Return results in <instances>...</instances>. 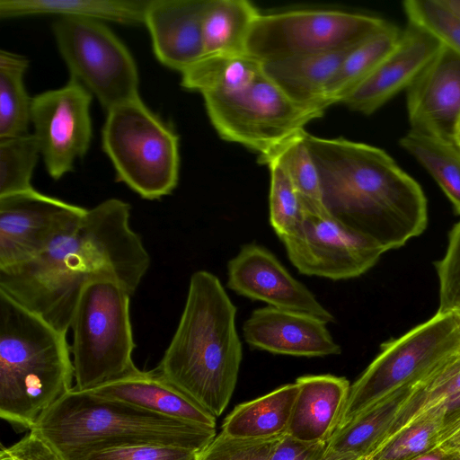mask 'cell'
Listing matches in <instances>:
<instances>
[{
	"instance_id": "30",
	"label": "cell",
	"mask_w": 460,
	"mask_h": 460,
	"mask_svg": "<svg viewBox=\"0 0 460 460\" xmlns=\"http://www.w3.org/2000/svg\"><path fill=\"white\" fill-rule=\"evenodd\" d=\"M400 146L433 177L460 215V147L446 140L410 129Z\"/></svg>"
},
{
	"instance_id": "11",
	"label": "cell",
	"mask_w": 460,
	"mask_h": 460,
	"mask_svg": "<svg viewBox=\"0 0 460 460\" xmlns=\"http://www.w3.org/2000/svg\"><path fill=\"white\" fill-rule=\"evenodd\" d=\"M52 31L70 77L94 95L106 111L139 97L135 59L103 22L58 17Z\"/></svg>"
},
{
	"instance_id": "16",
	"label": "cell",
	"mask_w": 460,
	"mask_h": 460,
	"mask_svg": "<svg viewBox=\"0 0 460 460\" xmlns=\"http://www.w3.org/2000/svg\"><path fill=\"white\" fill-rule=\"evenodd\" d=\"M406 90L411 129L455 142L460 118V56L442 45Z\"/></svg>"
},
{
	"instance_id": "23",
	"label": "cell",
	"mask_w": 460,
	"mask_h": 460,
	"mask_svg": "<svg viewBox=\"0 0 460 460\" xmlns=\"http://www.w3.org/2000/svg\"><path fill=\"white\" fill-rule=\"evenodd\" d=\"M149 0H0V17H81L120 24H144Z\"/></svg>"
},
{
	"instance_id": "27",
	"label": "cell",
	"mask_w": 460,
	"mask_h": 460,
	"mask_svg": "<svg viewBox=\"0 0 460 460\" xmlns=\"http://www.w3.org/2000/svg\"><path fill=\"white\" fill-rule=\"evenodd\" d=\"M259 13L246 0H208L201 24L204 56L245 53Z\"/></svg>"
},
{
	"instance_id": "4",
	"label": "cell",
	"mask_w": 460,
	"mask_h": 460,
	"mask_svg": "<svg viewBox=\"0 0 460 460\" xmlns=\"http://www.w3.org/2000/svg\"><path fill=\"white\" fill-rule=\"evenodd\" d=\"M30 430L44 438L63 460H79L111 448L147 445L201 452L216 437V428L73 388Z\"/></svg>"
},
{
	"instance_id": "47",
	"label": "cell",
	"mask_w": 460,
	"mask_h": 460,
	"mask_svg": "<svg viewBox=\"0 0 460 460\" xmlns=\"http://www.w3.org/2000/svg\"><path fill=\"white\" fill-rule=\"evenodd\" d=\"M455 142L460 147V118H459L458 122L456 127Z\"/></svg>"
},
{
	"instance_id": "33",
	"label": "cell",
	"mask_w": 460,
	"mask_h": 460,
	"mask_svg": "<svg viewBox=\"0 0 460 460\" xmlns=\"http://www.w3.org/2000/svg\"><path fill=\"white\" fill-rule=\"evenodd\" d=\"M259 163L270 170V223L282 240L299 229L305 219V208L287 171L278 160L268 158Z\"/></svg>"
},
{
	"instance_id": "48",
	"label": "cell",
	"mask_w": 460,
	"mask_h": 460,
	"mask_svg": "<svg viewBox=\"0 0 460 460\" xmlns=\"http://www.w3.org/2000/svg\"><path fill=\"white\" fill-rule=\"evenodd\" d=\"M452 313L456 315L459 328H460V306L452 311Z\"/></svg>"
},
{
	"instance_id": "31",
	"label": "cell",
	"mask_w": 460,
	"mask_h": 460,
	"mask_svg": "<svg viewBox=\"0 0 460 460\" xmlns=\"http://www.w3.org/2000/svg\"><path fill=\"white\" fill-rule=\"evenodd\" d=\"M28 67L26 57L0 51V139L29 133L32 98L24 84Z\"/></svg>"
},
{
	"instance_id": "26",
	"label": "cell",
	"mask_w": 460,
	"mask_h": 460,
	"mask_svg": "<svg viewBox=\"0 0 460 460\" xmlns=\"http://www.w3.org/2000/svg\"><path fill=\"white\" fill-rule=\"evenodd\" d=\"M460 393V352L437 365L411 386L377 450L428 411ZM375 453V452H374Z\"/></svg>"
},
{
	"instance_id": "15",
	"label": "cell",
	"mask_w": 460,
	"mask_h": 460,
	"mask_svg": "<svg viewBox=\"0 0 460 460\" xmlns=\"http://www.w3.org/2000/svg\"><path fill=\"white\" fill-rule=\"evenodd\" d=\"M227 288L269 306L332 323L334 316L265 247L248 243L227 264Z\"/></svg>"
},
{
	"instance_id": "3",
	"label": "cell",
	"mask_w": 460,
	"mask_h": 460,
	"mask_svg": "<svg viewBox=\"0 0 460 460\" xmlns=\"http://www.w3.org/2000/svg\"><path fill=\"white\" fill-rule=\"evenodd\" d=\"M236 307L219 279L194 272L177 329L155 371L216 418L235 388L242 343Z\"/></svg>"
},
{
	"instance_id": "9",
	"label": "cell",
	"mask_w": 460,
	"mask_h": 460,
	"mask_svg": "<svg viewBox=\"0 0 460 460\" xmlns=\"http://www.w3.org/2000/svg\"><path fill=\"white\" fill-rule=\"evenodd\" d=\"M388 24L379 17L340 10L260 13L248 35L245 53L266 62L346 50Z\"/></svg>"
},
{
	"instance_id": "41",
	"label": "cell",
	"mask_w": 460,
	"mask_h": 460,
	"mask_svg": "<svg viewBox=\"0 0 460 460\" xmlns=\"http://www.w3.org/2000/svg\"><path fill=\"white\" fill-rule=\"evenodd\" d=\"M326 448L327 442L305 443L284 435L268 460H314Z\"/></svg>"
},
{
	"instance_id": "17",
	"label": "cell",
	"mask_w": 460,
	"mask_h": 460,
	"mask_svg": "<svg viewBox=\"0 0 460 460\" xmlns=\"http://www.w3.org/2000/svg\"><path fill=\"white\" fill-rule=\"evenodd\" d=\"M442 45L430 32L408 22L394 49L342 103L353 111L372 114L407 89Z\"/></svg>"
},
{
	"instance_id": "46",
	"label": "cell",
	"mask_w": 460,
	"mask_h": 460,
	"mask_svg": "<svg viewBox=\"0 0 460 460\" xmlns=\"http://www.w3.org/2000/svg\"><path fill=\"white\" fill-rule=\"evenodd\" d=\"M440 3L460 17V0H439Z\"/></svg>"
},
{
	"instance_id": "2",
	"label": "cell",
	"mask_w": 460,
	"mask_h": 460,
	"mask_svg": "<svg viewBox=\"0 0 460 460\" xmlns=\"http://www.w3.org/2000/svg\"><path fill=\"white\" fill-rule=\"evenodd\" d=\"M327 212L385 252L419 236L428 225L420 185L383 149L305 133Z\"/></svg>"
},
{
	"instance_id": "38",
	"label": "cell",
	"mask_w": 460,
	"mask_h": 460,
	"mask_svg": "<svg viewBox=\"0 0 460 460\" xmlns=\"http://www.w3.org/2000/svg\"><path fill=\"white\" fill-rule=\"evenodd\" d=\"M439 281L438 313L460 306V221L449 233L444 257L435 263Z\"/></svg>"
},
{
	"instance_id": "1",
	"label": "cell",
	"mask_w": 460,
	"mask_h": 460,
	"mask_svg": "<svg viewBox=\"0 0 460 460\" xmlns=\"http://www.w3.org/2000/svg\"><path fill=\"white\" fill-rule=\"evenodd\" d=\"M129 218L119 199L86 209L39 256L0 269V290L66 334L86 285L115 280L133 295L147 272L150 256Z\"/></svg>"
},
{
	"instance_id": "39",
	"label": "cell",
	"mask_w": 460,
	"mask_h": 460,
	"mask_svg": "<svg viewBox=\"0 0 460 460\" xmlns=\"http://www.w3.org/2000/svg\"><path fill=\"white\" fill-rule=\"evenodd\" d=\"M200 452L172 446H135L106 449L79 460H198Z\"/></svg>"
},
{
	"instance_id": "25",
	"label": "cell",
	"mask_w": 460,
	"mask_h": 460,
	"mask_svg": "<svg viewBox=\"0 0 460 460\" xmlns=\"http://www.w3.org/2000/svg\"><path fill=\"white\" fill-rule=\"evenodd\" d=\"M262 73V62L246 53L209 55L181 73V85L202 97L226 95L249 87Z\"/></svg>"
},
{
	"instance_id": "37",
	"label": "cell",
	"mask_w": 460,
	"mask_h": 460,
	"mask_svg": "<svg viewBox=\"0 0 460 460\" xmlns=\"http://www.w3.org/2000/svg\"><path fill=\"white\" fill-rule=\"evenodd\" d=\"M281 438H241L221 431L199 453L198 460H268Z\"/></svg>"
},
{
	"instance_id": "35",
	"label": "cell",
	"mask_w": 460,
	"mask_h": 460,
	"mask_svg": "<svg viewBox=\"0 0 460 460\" xmlns=\"http://www.w3.org/2000/svg\"><path fill=\"white\" fill-rule=\"evenodd\" d=\"M446 413V402L428 411L365 460H411L431 449Z\"/></svg>"
},
{
	"instance_id": "45",
	"label": "cell",
	"mask_w": 460,
	"mask_h": 460,
	"mask_svg": "<svg viewBox=\"0 0 460 460\" xmlns=\"http://www.w3.org/2000/svg\"><path fill=\"white\" fill-rule=\"evenodd\" d=\"M447 406V413L446 415H450L454 413L460 412V393L455 394L451 398L447 400L446 402Z\"/></svg>"
},
{
	"instance_id": "44",
	"label": "cell",
	"mask_w": 460,
	"mask_h": 460,
	"mask_svg": "<svg viewBox=\"0 0 460 460\" xmlns=\"http://www.w3.org/2000/svg\"><path fill=\"white\" fill-rule=\"evenodd\" d=\"M314 460H365L351 454L338 453L326 448L325 452Z\"/></svg>"
},
{
	"instance_id": "12",
	"label": "cell",
	"mask_w": 460,
	"mask_h": 460,
	"mask_svg": "<svg viewBox=\"0 0 460 460\" xmlns=\"http://www.w3.org/2000/svg\"><path fill=\"white\" fill-rule=\"evenodd\" d=\"M281 242L289 261L300 273L332 280L361 276L385 252L327 211L305 212L299 229Z\"/></svg>"
},
{
	"instance_id": "19",
	"label": "cell",
	"mask_w": 460,
	"mask_h": 460,
	"mask_svg": "<svg viewBox=\"0 0 460 460\" xmlns=\"http://www.w3.org/2000/svg\"><path fill=\"white\" fill-rule=\"evenodd\" d=\"M208 0H149L144 24L157 60L182 73L204 56L202 17Z\"/></svg>"
},
{
	"instance_id": "24",
	"label": "cell",
	"mask_w": 460,
	"mask_h": 460,
	"mask_svg": "<svg viewBox=\"0 0 460 460\" xmlns=\"http://www.w3.org/2000/svg\"><path fill=\"white\" fill-rule=\"evenodd\" d=\"M297 393L295 382L237 405L225 419L222 432L255 439L286 435Z\"/></svg>"
},
{
	"instance_id": "10",
	"label": "cell",
	"mask_w": 460,
	"mask_h": 460,
	"mask_svg": "<svg viewBox=\"0 0 460 460\" xmlns=\"http://www.w3.org/2000/svg\"><path fill=\"white\" fill-rule=\"evenodd\" d=\"M203 99L208 116L219 137L259 155L305 130L306 124L324 112L294 102L263 73L247 88Z\"/></svg>"
},
{
	"instance_id": "28",
	"label": "cell",
	"mask_w": 460,
	"mask_h": 460,
	"mask_svg": "<svg viewBox=\"0 0 460 460\" xmlns=\"http://www.w3.org/2000/svg\"><path fill=\"white\" fill-rule=\"evenodd\" d=\"M411 387L397 391L334 431L327 449L366 459L377 450Z\"/></svg>"
},
{
	"instance_id": "5",
	"label": "cell",
	"mask_w": 460,
	"mask_h": 460,
	"mask_svg": "<svg viewBox=\"0 0 460 460\" xmlns=\"http://www.w3.org/2000/svg\"><path fill=\"white\" fill-rule=\"evenodd\" d=\"M73 377L66 334L0 290V417L31 429Z\"/></svg>"
},
{
	"instance_id": "40",
	"label": "cell",
	"mask_w": 460,
	"mask_h": 460,
	"mask_svg": "<svg viewBox=\"0 0 460 460\" xmlns=\"http://www.w3.org/2000/svg\"><path fill=\"white\" fill-rule=\"evenodd\" d=\"M0 460H63L39 434L30 430L25 437L5 447L1 446Z\"/></svg>"
},
{
	"instance_id": "18",
	"label": "cell",
	"mask_w": 460,
	"mask_h": 460,
	"mask_svg": "<svg viewBox=\"0 0 460 460\" xmlns=\"http://www.w3.org/2000/svg\"><path fill=\"white\" fill-rule=\"evenodd\" d=\"M327 323L312 315L266 306L253 310L245 321L243 338L251 347L295 357L338 355Z\"/></svg>"
},
{
	"instance_id": "20",
	"label": "cell",
	"mask_w": 460,
	"mask_h": 460,
	"mask_svg": "<svg viewBox=\"0 0 460 460\" xmlns=\"http://www.w3.org/2000/svg\"><path fill=\"white\" fill-rule=\"evenodd\" d=\"M298 393L286 435L305 443L327 442L337 429L350 385L332 375L304 376L296 380Z\"/></svg>"
},
{
	"instance_id": "14",
	"label": "cell",
	"mask_w": 460,
	"mask_h": 460,
	"mask_svg": "<svg viewBox=\"0 0 460 460\" xmlns=\"http://www.w3.org/2000/svg\"><path fill=\"white\" fill-rule=\"evenodd\" d=\"M86 209L35 189L0 197V269L39 256Z\"/></svg>"
},
{
	"instance_id": "7",
	"label": "cell",
	"mask_w": 460,
	"mask_h": 460,
	"mask_svg": "<svg viewBox=\"0 0 460 460\" xmlns=\"http://www.w3.org/2000/svg\"><path fill=\"white\" fill-rule=\"evenodd\" d=\"M102 146L117 180L142 199H159L176 188L179 136L140 97L107 111Z\"/></svg>"
},
{
	"instance_id": "8",
	"label": "cell",
	"mask_w": 460,
	"mask_h": 460,
	"mask_svg": "<svg viewBox=\"0 0 460 460\" xmlns=\"http://www.w3.org/2000/svg\"><path fill=\"white\" fill-rule=\"evenodd\" d=\"M457 352L460 328L452 312H437L402 336L384 342L379 354L350 385L337 429L395 392L412 386Z\"/></svg>"
},
{
	"instance_id": "34",
	"label": "cell",
	"mask_w": 460,
	"mask_h": 460,
	"mask_svg": "<svg viewBox=\"0 0 460 460\" xmlns=\"http://www.w3.org/2000/svg\"><path fill=\"white\" fill-rule=\"evenodd\" d=\"M40 156L32 133L0 139V197L34 189L31 178Z\"/></svg>"
},
{
	"instance_id": "6",
	"label": "cell",
	"mask_w": 460,
	"mask_h": 460,
	"mask_svg": "<svg viewBox=\"0 0 460 460\" xmlns=\"http://www.w3.org/2000/svg\"><path fill=\"white\" fill-rule=\"evenodd\" d=\"M130 292L120 283L99 279L86 285L71 321L75 391H88L139 371L130 320Z\"/></svg>"
},
{
	"instance_id": "36",
	"label": "cell",
	"mask_w": 460,
	"mask_h": 460,
	"mask_svg": "<svg viewBox=\"0 0 460 460\" xmlns=\"http://www.w3.org/2000/svg\"><path fill=\"white\" fill-rule=\"evenodd\" d=\"M402 9L408 22L425 29L460 56V17L439 0H406Z\"/></svg>"
},
{
	"instance_id": "22",
	"label": "cell",
	"mask_w": 460,
	"mask_h": 460,
	"mask_svg": "<svg viewBox=\"0 0 460 460\" xmlns=\"http://www.w3.org/2000/svg\"><path fill=\"white\" fill-rule=\"evenodd\" d=\"M351 49L262 62V71L294 102L325 111L328 85Z\"/></svg>"
},
{
	"instance_id": "21",
	"label": "cell",
	"mask_w": 460,
	"mask_h": 460,
	"mask_svg": "<svg viewBox=\"0 0 460 460\" xmlns=\"http://www.w3.org/2000/svg\"><path fill=\"white\" fill-rule=\"evenodd\" d=\"M88 392L109 399L122 401L168 417L216 428V417L171 385L155 369L139 370Z\"/></svg>"
},
{
	"instance_id": "13",
	"label": "cell",
	"mask_w": 460,
	"mask_h": 460,
	"mask_svg": "<svg viewBox=\"0 0 460 460\" xmlns=\"http://www.w3.org/2000/svg\"><path fill=\"white\" fill-rule=\"evenodd\" d=\"M92 98V93L73 77L62 87L32 97V134L53 180L72 172L75 161L89 150L93 137Z\"/></svg>"
},
{
	"instance_id": "29",
	"label": "cell",
	"mask_w": 460,
	"mask_h": 460,
	"mask_svg": "<svg viewBox=\"0 0 460 460\" xmlns=\"http://www.w3.org/2000/svg\"><path fill=\"white\" fill-rule=\"evenodd\" d=\"M401 34L402 30L389 22L385 28L352 48L328 85L329 105L342 102L394 49Z\"/></svg>"
},
{
	"instance_id": "43",
	"label": "cell",
	"mask_w": 460,
	"mask_h": 460,
	"mask_svg": "<svg viewBox=\"0 0 460 460\" xmlns=\"http://www.w3.org/2000/svg\"><path fill=\"white\" fill-rule=\"evenodd\" d=\"M411 460H460V454L434 447Z\"/></svg>"
},
{
	"instance_id": "42",
	"label": "cell",
	"mask_w": 460,
	"mask_h": 460,
	"mask_svg": "<svg viewBox=\"0 0 460 460\" xmlns=\"http://www.w3.org/2000/svg\"><path fill=\"white\" fill-rule=\"evenodd\" d=\"M435 447L460 454V412L446 415Z\"/></svg>"
},
{
	"instance_id": "32",
	"label": "cell",
	"mask_w": 460,
	"mask_h": 460,
	"mask_svg": "<svg viewBox=\"0 0 460 460\" xmlns=\"http://www.w3.org/2000/svg\"><path fill=\"white\" fill-rule=\"evenodd\" d=\"M305 129L287 139L259 161L274 158L287 171L300 195L305 212L319 214L327 211L323 201L321 179L316 164L305 139Z\"/></svg>"
}]
</instances>
